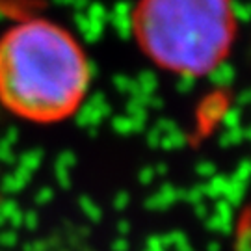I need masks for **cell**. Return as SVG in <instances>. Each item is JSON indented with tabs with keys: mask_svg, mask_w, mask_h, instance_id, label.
<instances>
[{
	"mask_svg": "<svg viewBox=\"0 0 251 251\" xmlns=\"http://www.w3.org/2000/svg\"><path fill=\"white\" fill-rule=\"evenodd\" d=\"M130 34L158 69L201 78L229 58L238 15L234 0H138L130 13Z\"/></svg>",
	"mask_w": 251,
	"mask_h": 251,
	"instance_id": "2",
	"label": "cell"
},
{
	"mask_svg": "<svg viewBox=\"0 0 251 251\" xmlns=\"http://www.w3.org/2000/svg\"><path fill=\"white\" fill-rule=\"evenodd\" d=\"M91 67L80 41L50 19L30 17L0 34V106L39 125L65 121L88 95Z\"/></svg>",
	"mask_w": 251,
	"mask_h": 251,
	"instance_id": "1",
	"label": "cell"
}]
</instances>
